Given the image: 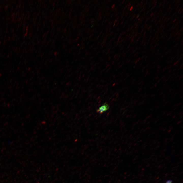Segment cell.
<instances>
[{
  "mask_svg": "<svg viewBox=\"0 0 183 183\" xmlns=\"http://www.w3.org/2000/svg\"><path fill=\"white\" fill-rule=\"evenodd\" d=\"M172 180H167L166 182V183H172Z\"/></svg>",
  "mask_w": 183,
  "mask_h": 183,
  "instance_id": "obj_2",
  "label": "cell"
},
{
  "mask_svg": "<svg viewBox=\"0 0 183 183\" xmlns=\"http://www.w3.org/2000/svg\"><path fill=\"white\" fill-rule=\"evenodd\" d=\"M109 108V106L108 105L107 103H105L99 108L97 110V112L100 114H101L106 111Z\"/></svg>",
  "mask_w": 183,
  "mask_h": 183,
  "instance_id": "obj_1",
  "label": "cell"
}]
</instances>
